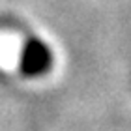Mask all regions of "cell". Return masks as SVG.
<instances>
[{
    "label": "cell",
    "instance_id": "1",
    "mask_svg": "<svg viewBox=\"0 0 131 131\" xmlns=\"http://www.w3.org/2000/svg\"><path fill=\"white\" fill-rule=\"evenodd\" d=\"M52 66L51 47L39 38H30L25 41L19 54V68L26 77L45 75Z\"/></svg>",
    "mask_w": 131,
    "mask_h": 131
}]
</instances>
